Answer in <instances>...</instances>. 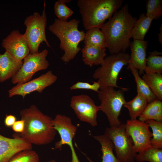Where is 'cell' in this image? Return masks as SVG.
Segmentation results:
<instances>
[{"mask_svg":"<svg viewBox=\"0 0 162 162\" xmlns=\"http://www.w3.org/2000/svg\"><path fill=\"white\" fill-rule=\"evenodd\" d=\"M137 20L126 4L122 6L100 28L111 55L125 52L129 47L132 30Z\"/></svg>","mask_w":162,"mask_h":162,"instance_id":"cell-1","label":"cell"},{"mask_svg":"<svg viewBox=\"0 0 162 162\" xmlns=\"http://www.w3.org/2000/svg\"><path fill=\"white\" fill-rule=\"evenodd\" d=\"M20 115L25 126L22 133H16L19 136L32 145H47L54 140L57 132L53 119L43 113L35 105L22 110Z\"/></svg>","mask_w":162,"mask_h":162,"instance_id":"cell-2","label":"cell"},{"mask_svg":"<svg viewBox=\"0 0 162 162\" xmlns=\"http://www.w3.org/2000/svg\"><path fill=\"white\" fill-rule=\"evenodd\" d=\"M79 20L72 19L69 21L55 19L48 29L60 40V48L64 52L61 60L67 63L73 59L81 50L79 43L84 40L85 33L78 29Z\"/></svg>","mask_w":162,"mask_h":162,"instance_id":"cell-3","label":"cell"},{"mask_svg":"<svg viewBox=\"0 0 162 162\" xmlns=\"http://www.w3.org/2000/svg\"><path fill=\"white\" fill-rule=\"evenodd\" d=\"M123 0H78L77 5L82 24L88 30L93 27L100 28L122 6Z\"/></svg>","mask_w":162,"mask_h":162,"instance_id":"cell-4","label":"cell"},{"mask_svg":"<svg viewBox=\"0 0 162 162\" xmlns=\"http://www.w3.org/2000/svg\"><path fill=\"white\" fill-rule=\"evenodd\" d=\"M130 55L125 52L106 56L101 66L94 71L93 78L97 80L100 89L108 87L120 88L117 85L118 75L124 66L128 64Z\"/></svg>","mask_w":162,"mask_h":162,"instance_id":"cell-5","label":"cell"},{"mask_svg":"<svg viewBox=\"0 0 162 162\" xmlns=\"http://www.w3.org/2000/svg\"><path fill=\"white\" fill-rule=\"evenodd\" d=\"M126 88L116 90L115 88L108 87L100 89L98 96L100 101V110L106 115L110 127H118L122 123L119 119L122 109L126 103L124 92Z\"/></svg>","mask_w":162,"mask_h":162,"instance_id":"cell-6","label":"cell"},{"mask_svg":"<svg viewBox=\"0 0 162 162\" xmlns=\"http://www.w3.org/2000/svg\"><path fill=\"white\" fill-rule=\"evenodd\" d=\"M45 7L41 14L35 12L32 15L27 16L24 20V24L26 29L24 34L31 54L38 52L39 46L43 42H45L48 47H51L46 35L47 17Z\"/></svg>","mask_w":162,"mask_h":162,"instance_id":"cell-7","label":"cell"},{"mask_svg":"<svg viewBox=\"0 0 162 162\" xmlns=\"http://www.w3.org/2000/svg\"><path fill=\"white\" fill-rule=\"evenodd\" d=\"M112 141L116 157L120 162H134L136 154L133 149L131 138L126 132L125 124L118 127H106L104 134Z\"/></svg>","mask_w":162,"mask_h":162,"instance_id":"cell-8","label":"cell"},{"mask_svg":"<svg viewBox=\"0 0 162 162\" xmlns=\"http://www.w3.org/2000/svg\"><path fill=\"white\" fill-rule=\"evenodd\" d=\"M49 53L46 49L35 54L29 53L24 59L19 71L11 78L13 84L26 82L31 80L37 72L47 69L49 66L46 57Z\"/></svg>","mask_w":162,"mask_h":162,"instance_id":"cell-9","label":"cell"},{"mask_svg":"<svg viewBox=\"0 0 162 162\" xmlns=\"http://www.w3.org/2000/svg\"><path fill=\"white\" fill-rule=\"evenodd\" d=\"M54 127L59 134L60 140L55 143V149H60L63 145H67L70 147L71 152V162H80L75 152L73 143L77 128L74 125L71 118L61 114H57L53 119Z\"/></svg>","mask_w":162,"mask_h":162,"instance_id":"cell-10","label":"cell"},{"mask_svg":"<svg viewBox=\"0 0 162 162\" xmlns=\"http://www.w3.org/2000/svg\"><path fill=\"white\" fill-rule=\"evenodd\" d=\"M126 131L131 138L135 152L140 153L151 146L152 133L148 124L138 120H128L125 124Z\"/></svg>","mask_w":162,"mask_h":162,"instance_id":"cell-11","label":"cell"},{"mask_svg":"<svg viewBox=\"0 0 162 162\" xmlns=\"http://www.w3.org/2000/svg\"><path fill=\"white\" fill-rule=\"evenodd\" d=\"M70 106L81 121L88 123L93 127L98 125L97 114L100 110L99 106L95 105L89 96L84 94L73 96Z\"/></svg>","mask_w":162,"mask_h":162,"instance_id":"cell-12","label":"cell"},{"mask_svg":"<svg viewBox=\"0 0 162 162\" xmlns=\"http://www.w3.org/2000/svg\"><path fill=\"white\" fill-rule=\"evenodd\" d=\"M57 79L51 70H49L32 80L16 84L8 91L9 96L12 97L20 95L24 99L27 94L34 92L42 93L46 88L54 83Z\"/></svg>","mask_w":162,"mask_h":162,"instance_id":"cell-13","label":"cell"},{"mask_svg":"<svg viewBox=\"0 0 162 162\" xmlns=\"http://www.w3.org/2000/svg\"><path fill=\"white\" fill-rule=\"evenodd\" d=\"M2 47L18 61H22L30 53L29 46L23 34L17 30L12 31L3 39Z\"/></svg>","mask_w":162,"mask_h":162,"instance_id":"cell-14","label":"cell"},{"mask_svg":"<svg viewBox=\"0 0 162 162\" xmlns=\"http://www.w3.org/2000/svg\"><path fill=\"white\" fill-rule=\"evenodd\" d=\"M13 138L0 134V162H9L16 153L21 151L32 149V145L14 134Z\"/></svg>","mask_w":162,"mask_h":162,"instance_id":"cell-15","label":"cell"},{"mask_svg":"<svg viewBox=\"0 0 162 162\" xmlns=\"http://www.w3.org/2000/svg\"><path fill=\"white\" fill-rule=\"evenodd\" d=\"M147 44L146 41L136 40L130 44L131 54L128 66H131L138 70L140 75L144 74L146 66Z\"/></svg>","mask_w":162,"mask_h":162,"instance_id":"cell-16","label":"cell"},{"mask_svg":"<svg viewBox=\"0 0 162 162\" xmlns=\"http://www.w3.org/2000/svg\"><path fill=\"white\" fill-rule=\"evenodd\" d=\"M23 62L17 60L6 51L0 54V82L12 78L21 68Z\"/></svg>","mask_w":162,"mask_h":162,"instance_id":"cell-17","label":"cell"},{"mask_svg":"<svg viewBox=\"0 0 162 162\" xmlns=\"http://www.w3.org/2000/svg\"><path fill=\"white\" fill-rule=\"evenodd\" d=\"M81 50L82 61L85 64L90 67L101 65L106 56L105 48L85 45Z\"/></svg>","mask_w":162,"mask_h":162,"instance_id":"cell-18","label":"cell"},{"mask_svg":"<svg viewBox=\"0 0 162 162\" xmlns=\"http://www.w3.org/2000/svg\"><path fill=\"white\" fill-rule=\"evenodd\" d=\"M93 137L101 145L100 150L102 154L101 162H120L114 154L113 144L108 136L104 134L94 136ZM86 157L89 162H94L86 156Z\"/></svg>","mask_w":162,"mask_h":162,"instance_id":"cell-19","label":"cell"},{"mask_svg":"<svg viewBox=\"0 0 162 162\" xmlns=\"http://www.w3.org/2000/svg\"><path fill=\"white\" fill-rule=\"evenodd\" d=\"M150 120L162 122V100L157 99L148 103L138 118V120L142 122Z\"/></svg>","mask_w":162,"mask_h":162,"instance_id":"cell-20","label":"cell"},{"mask_svg":"<svg viewBox=\"0 0 162 162\" xmlns=\"http://www.w3.org/2000/svg\"><path fill=\"white\" fill-rule=\"evenodd\" d=\"M154 19L145 14H141L133 28L131 38L134 40H143Z\"/></svg>","mask_w":162,"mask_h":162,"instance_id":"cell-21","label":"cell"},{"mask_svg":"<svg viewBox=\"0 0 162 162\" xmlns=\"http://www.w3.org/2000/svg\"><path fill=\"white\" fill-rule=\"evenodd\" d=\"M148 102L146 98L140 94L131 100L126 102L124 106L128 110L131 120H136L141 115Z\"/></svg>","mask_w":162,"mask_h":162,"instance_id":"cell-22","label":"cell"},{"mask_svg":"<svg viewBox=\"0 0 162 162\" xmlns=\"http://www.w3.org/2000/svg\"><path fill=\"white\" fill-rule=\"evenodd\" d=\"M84 40L85 45L105 48L107 47L104 35L98 27L92 28L87 30Z\"/></svg>","mask_w":162,"mask_h":162,"instance_id":"cell-23","label":"cell"},{"mask_svg":"<svg viewBox=\"0 0 162 162\" xmlns=\"http://www.w3.org/2000/svg\"><path fill=\"white\" fill-rule=\"evenodd\" d=\"M142 79L147 85L157 99L162 100V75L161 74L153 73L143 74Z\"/></svg>","mask_w":162,"mask_h":162,"instance_id":"cell-24","label":"cell"},{"mask_svg":"<svg viewBox=\"0 0 162 162\" xmlns=\"http://www.w3.org/2000/svg\"><path fill=\"white\" fill-rule=\"evenodd\" d=\"M129 69L133 74L136 82L137 94H140L144 96L150 103L157 98L153 94L146 83L141 78L139 74L138 70L131 66H129Z\"/></svg>","mask_w":162,"mask_h":162,"instance_id":"cell-25","label":"cell"},{"mask_svg":"<svg viewBox=\"0 0 162 162\" xmlns=\"http://www.w3.org/2000/svg\"><path fill=\"white\" fill-rule=\"evenodd\" d=\"M149 55L146 59L145 74L162 73V52L154 51L149 52Z\"/></svg>","mask_w":162,"mask_h":162,"instance_id":"cell-26","label":"cell"},{"mask_svg":"<svg viewBox=\"0 0 162 162\" xmlns=\"http://www.w3.org/2000/svg\"><path fill=\"white\" fill-rule=\"evenodd\" d=\"M135 159L138 162H162V148L151 146L141 153L136 154Z\"/></svg>","mask_w":162,"mask_h":162,"instance_id":"cell-27","label":"cell"},{"mask_svg":"<svg viewBox=\"0 0 162 162\" xmlns=\"http://www.w3.org/2000/svg\"><path fill=\"white\" fill-rule=\"evenodd\" d=\"M145 122L148 124L152 130L151 146L158 148H162V122L150 120Z\"/></svg>","mask_w":162,"mask_h":162,"instance_id":"cell-28","label":"cell"},{"mask_svg":"<svg viewBox=\"0 0 162 162\" xmlns=\"http://www.w3.org/2000/svg\"><path fill=\"white\" fill-rule=\"evenodd\" d=\"M71 1L70 0H58L55 2L54 10L57 19L61 20L67 21L74 14L73 10L66 5V3Z\"/></svg>","mask_w":162,"mask_h":162,"instance_id":"cell-29","label":"cell"},{"mask_svg":"<svg viewBox=\"0 0 162 162\" xmlns=\"http://www.w3.org/2000/svg\"><path fill=\"white\" fill-rule=\"evenodd\" d=\"M9 162H40V160L37 153L31 149L17 153Z\"/></svg>","mask_w":162,"mask_h":162,"instance_id":"cell-30","label":"cell"},{"mask_svg":"<svg viewBox=\"0 0 162 162\" xmlns=\"http://www.w3.org/2000/svg\"><path fill=\"white\" fill-rule=\"evenodd\" d=\"M146 2V15L154 19L159 18L162 15V1L148 0Z\"/></svg>","mask_w":162,"mask_h":162,"instance_id":"cell-31","label":"cell"},{"mask_svg":"<svg viewBox=\"0 0 162 162\" xmlns=\"http://www.w3.org/2000/svg\"><path fill=\"white\" fill-rule=\"evenodd\" d=\"M100 88L99 84L97 81H94L92 84L82 82H78L70 87L71 90L77 89L90 90L98 92Z\"/></svg>","mask_w":162,"mask_h":162,"instance_id":"cell-32","label":"cell"},{"mask_svg":"<svg viewBox=\"0 0 162 162\" xmlns=\"http://www.w3.org/2000/svg\"><path fill=\"white\" fill-rule=\"evenodd\" d=\"M25 123L24 120L21 119L16 121L11 127L13 130L15 132L20 134L24 130Z\"/></svg>","mask_w":162,"mask_h":162,"instance_id":"cell-33","label":"cell"},{"mask_svg":"<svg viewBox=\"0 0 162 162\" xmlns=\"http://www.w3.org/2000/svg\"><path fill=\"white\" fill-rule=\"evenodd\" d=\"M16 121V117L14 115L11 114L6 115L4 119V123L6 127H11Z\"/></svg>","mask_w":162,"mask_h":162,"instance_id":"cell-34","label":"cell"},{"mask_svg":"<svg viewBox=\"0 0 162 162\" xmlns=\"http://www.w3.org/2000/svg\"><path fill=\"white\" fill-rule=\"evenodd\" d=\"M160 32L158 34V40L159 42L162 44V25L161 24L159 28Z\"/></svg>","mask_w":162,"mask_h":162,"instance_id":"cell-35","label":"cell"},{"mask_svg":"<svg viewBox=\"0 0 162 162\" xmlns=\"http://www.w3.org/2000/svg\"><path fill=\"white\" fill-rule=\"evenodd\" d=\"M48 162H56V161L55 160H51L49 161Z\"/></svg>","mask_w":162,"mask_h":162,"instance_id":"cell-36","label":"cell"}]
</instances>
